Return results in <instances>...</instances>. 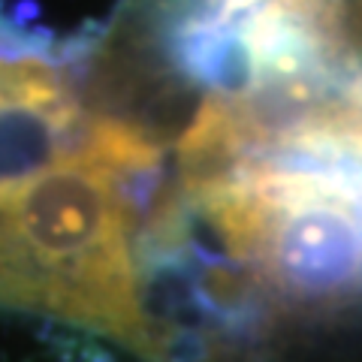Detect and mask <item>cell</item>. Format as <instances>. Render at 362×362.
I'll list each match as a JSON object with an SVG mask.
<instances>
[{
	"label": "cell",
	"instance_id": "obj_2",
	"mask_svg": "<svg viewBox=\"0 0 362 362\" xmlns=\"http://www.w3.org/2000/svg\"><path fill=\"white\" fill-rule=\"evenodd\" d=\"M85 54L54 45L0 4V181L52 166L88 142Z\"/></svg>",
	"mask_w": 362,
	"mask_h": 362
},
{
	"label": "cell",
	"instance_id": "obj_3",
	"mask_svg": "<svg viewBox=\"0 0 362 362\" xmlns=\"http://www.w3.org/2000/svg\"><path fill=\"white\" fill-rule=\"evenodd\" d=\"M266 4H272V0H194V16L185 18L187 37H181V42L221 37Z\"/></svg>",
	"mask_w": 362,
	"mask_h": 362
},
{
	"label": "cell",
	"instance_id": "obj_1",
	"mask_svg": "<svg viewBox=\"0 0 362 362\" xmlns=\"http://www.w3.org/2000/svg\"><path fill=\"white\" fill-rule=\"evenodd\" d=\"M160 157L139 124L100 112L78 151L0 181V308L160 356L139 221V185Z\"/></svg>",
	"mask_w": 362,
	"mask_h": 362
}]
</instances>
